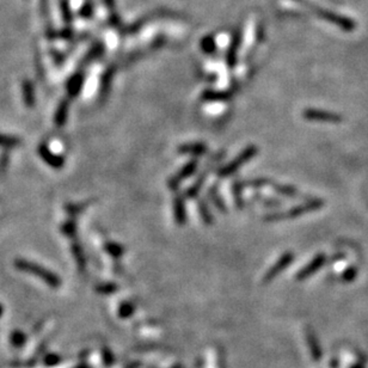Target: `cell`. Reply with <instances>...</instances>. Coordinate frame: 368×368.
Instances as JSON below:
<instances>
[{"mask_svg": "<svg viewBox=\"0 0 368 368\" xmlns=\"http://www.w3.org/2000/svg\"><path fill=\"white\" fill-rule=\"evenodd\" d=\"M324 206V202L319 199H308L307 201L302 202V204L294 206V207L289 208L285 212H274L270 213L264 216V220L269 221H280V220H288V219H296L299 216L307 214L310 212H315V210L321 209Z\"/></svg>", "mask_w": 368, "mask_h": 368, "instance_id": "cell-1", "label": "cell"}, {"mask_svg": "<svg viewBox=\"0 0 368 368\" xmlns=\"http://www.w3.org/2000/svg\"><path fill=\"white\" fill-rule=\"evenodd\" d=\"M257 153H258V148H257L256 145L246 146L244 150L238 153V156L234 159H232L230 163L224 165L223 167L218 170V177L226 178L234 175L240 167L244 166V164L250 161L253 158H255Z\"/></svg>", "mask_w": 368, "mask_h": 368, "instance_id": "cell-2", "label": "cell"}, {"mask_svg": "<svg viewBox=\"0 0 368 368\" xmlns=\"http://www.w3.org/2000/svg\"><path fill=\"white\" fill-rule=\"evenodd\" d=\"M197 166H199V161H197V159L194 158V159H191V161H189L188 163L184 165L182 169L177 172V174L169 178V181H167V186H169L171 190H176V189L181 185V183H182L183 181L188 180L189 177H191V176L196 172Z\"/></svg>", "mask_w": 368, "mask_h": 368, "instance_id": "cell-3", "label": "cell"}, {"mask_svg": "<svg viewBox=\"0 0 368 368\" xmlns=\"http://www.w3.org/2000/svg\"><path fill=\"white\" fill-rule=\"evenodd\" d=\"M302 117L306 121L311 122H330L337 123L341 121V116L331 112H325V110L313 109V108H307L302 112Z\"/></svg>", "mask_w": 368, "mask_h": 368, "instance_id": "cell-4", "label": "cell"}, {"mask_svg": "<svg viewBox=\"0 0 368 368\" xmlns=\"http://www.w3.org/2000/svg\"><path fill=\"white\" fill-rule=\"evenodd\" d=\"M293 261H294V253H292V251H287V253H283V255H281L280 257H278L277 261L275 262L274 266L270 267L269 270L266 273V275H264V277H263V282H269V281H272L273 278L276 277V276L280 274L281 272H283V270H285L286 268L288 267Z\"/></svg>", "mask_w": 368, "mask_h": 368, "instance_id": "cell-5", "label": "cell"}, {"mask_svg": "<svg viewBox=\"0 0 368 368\" xmlns=\"http://www.w3.org/2000/svg\"><path fill=\"white\" fill-rule=\"evenodd\" d=\"M172 209H174V218L176 224L178 226H184L188 220L186 215V206H185V196L183 194L177 193L175 195L174 201H172Z\"/></svg>", "mask_w": 368, "mask_h": 368, "instance_id": "cell-6", "label": "cell"}, {"mask_svg": "<svg viewBox=\"0 0 368 368\" xmlns=\"http://www.w3.org/2000/svg\"><path fill=\"white\" fill-rule=\"evenodd\" d=\"M325 261H326V257L324 253H318V255H316L312 259H311V262H308L306 266H305L299 273H298L297 278L298 280H304V278H307L308 276L313 275L316 272H317V270H319L322 267L324 266Z\"/></svg>", "mask_w": 368, "mask_h": 368, "instance_id": "cell-7", "label": "cell"}, {"mask_svg": "<svg viewBox=\"0 0 368 368\" xmlns=\"http://www.w3.org/2000/svg\"><path fill=\"white\" fill-rule=\"evenodd\" d=\"M177 152L180 154H183V156L201 157L208 152V147L204 142H188L182 143L178 147Z\"/></svg>", "mask_w": 368, "mask_h": 368, "instance_id": "cell-8", "label": "cell"}, {"mask_svg": "<svg viewBox=\"0 0 368 368\" xmlns=\"http://www.w3.org/2000/svg\"><path fill=\"white\" fill-rule=\"evenodd\" d=\"M207 193H208L207 194L208 199L213 202V205H214V207L216 208V209H218L220 213H226L227 212L226 204H225V201H224L223 197H221L220 193H219L218 184H214V185L210 186V188L208 189Z\"/></svg>", "mask_w": 368, "mask_h": 368, "instance_id": "cell-9", "label": "cell"}, {"mask_svg": "<svg viewBox=\"0 0 368 368\" xmlns=\"http://www.w3.org/2000/svg\"><path fill=\"white\" fill-rule=\"evenodd\" d=\"M245 188L244 183L240 181H234L232 183V197L237 209H243L244 208V200H243V189Z\"/></svg>", "mask_w": 368, "mask_h": 368, "instance_id": "cell-10", "label": "cell"}, {"mask_svg": "<svg viewBox=\"0 0 368 368\" xmlns=\"http://www.w3.org/2000/svg\"><path fill=\"white\" fill-rule=\"evenodd\" d=\"M197 209H199L200 218L204 221L206 226H212L214 224V216L210 213L209 207H208L207 202L205 200H199L197 201Z\"/></svg>", "mask_w": 368, "mask_h": 368, "instance_id": "cell-11", "label": "cell"}, {"mask_svg": "<svg viewBox=\"0 0 368 368\" xmlns=\"http://www.w3.org/2000/svg\"><path fill=\"white\" fill-rule=\"evenodd\" d=\"M207 176H208V171L202 172V174L197 177V180L193 183V185L189 186L188 190L185 191V196L189 197V199H194V197H196L197 195H199L200 190H201L202 185L205 184L206 180H207Z\"/></svg>", "mask_w": 368, "mask_h": 368, "instance_id": "cell-12", "label": "cell"}, {"mask_svg": "<svg viewBox=\"0 0 368 368\" xmlns=\"http://www.w3.org/2000/svg\"><path fill=\"white\" fill-rule=\"evenodd\" d=\"M60 11L62 21L65 22V24L66 25H72L73 22H74V15H73V10L69 0H60Z\"/></svg>", "mask_w": 368, "mask_h": 368, "instance_id": "cell-13", "label": "cell"}, {"mask_svg": "<svg viewBox=\"0 0 368 368\" xmlns=\"http://www.w3.org/2000/svg\"><path fill=\"white\" fill-rule=\"evenodd\" d=\"M230 97H231V94H230L229 92L208 90L202 93L201 98L206 102H221V101H227V99H230Z\"/></svg>", "mask_w": 368, "mask_h": 368, "instance_id": "cell-14", "label": "cell"}, {"mask_svg": "<svg viewBox=\"0 0 368 368\" xmlns=\"http://www.w3.org/2000/svg\"><path fill=\"white\" fill-rule=\"evenodd\" d=\"M275 193H277L281 196L288 197V199H296L299 196V193L294 186L292 185H285V184H273Z\"/></svg>", "mask_w": 368, "mask_h": 368, "instance_id": "cell-15", "label": "cell"}, {"mask_svg": "<svg viewBox=\"0 0 368 368\" xmlns=\"http://www.w3.org/2000/svg\"><path fill=\"white\" fill-rule=\"evenodd\" d=\"M93 11H94L93 1H92V0H86L82 6L79 7L77 15L79 16L80 18H83V20H90L92 16H93Z\"/></svg>", "mask_w": 368, "mask_h": 368, "instance_id": "cell-16", "label": "cell"}, {"mask_svg": "<svg viewBox=\"0 0 368 368\" xmlns=\"http://www.w3.org/2000/svg\"><path fill=\"white\" fill-rule=\"evenodd\" d=\"M243 183L245 186H250V188H263L267 185H273V181L268 180V178H255V180H249Z\"/></svg>", "mask_w": 368, "mask_h": 368, "instance_id": "cell-17", "label": "cell"}, {"mask_svg": "<svg viewBox=\"0 0 368 368\" xmlns=\"http://www.w3.org/2000/svg\"><path fill=\"white\" fill-rule=\"evenodd\" d=\"M45 34H46V37H47L49 41H54V40L56 39V37L59 36V32L55 30V28H54L53 23H51L50 21H47L45 24Z\"/></svg>", "mask_w": 368, "mask_h": 368, "instance_id": "cell-18", "label": "cell"}, {"mask_svg": "<svg viewBox=\"0 0 368 368\" xmlns=\"http://www.w3.org/2000/svg\"><path fill=\"white\" fill-rule=\"evenodd\" d=\"M256 200L258 202H261V205L263 204L268 208H278L281 206V202L276 201V200L267 199V197H263V196H257Z\"/></svg>", "mask_w": 368, "mask_h": 368, "instance_id": "cell-19", "label": "cell"}, {"mask_svg": "<svg viewBox=\"0 0 368 368\" xmlns=\"http://www.w3.org/2000/svg\"><path fill=\"white\" fill-rule=\"evenodd\" d=\"M74 36V29L72 25H66L59 32V37L62 40H72Z\"/></svg>", "mask_w": 368, "mask_h": 368, "instance_id": "cell-20", "label": "cell"}, {"mask_svg": "<svg viewBox=\"0 0 368 368\" xmlns=\"http://www.w3.org/2000/svg\"><path fill=\"white\" fill-rule=\"evenodd\" d=\"M40 12L43 18H46V22L49 21V0H40Z\"/></svg>", "mask_w": 368, "mask_h": 368, "instance_id": "cell-21", "label": "cell"}]
</instances>
